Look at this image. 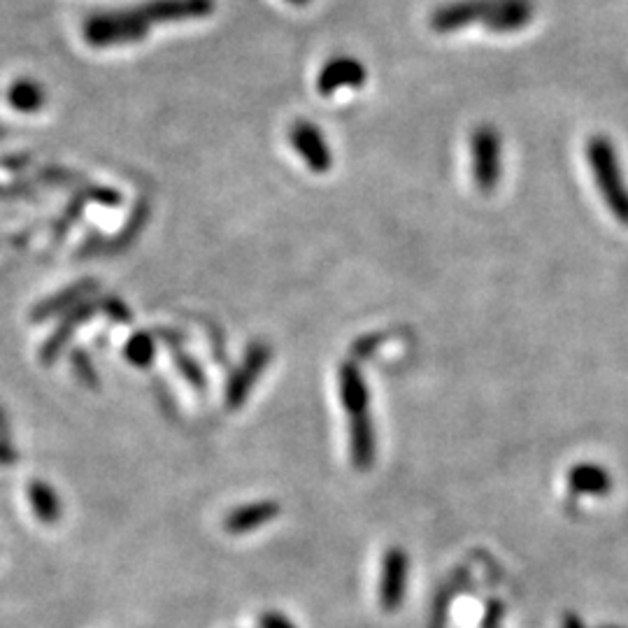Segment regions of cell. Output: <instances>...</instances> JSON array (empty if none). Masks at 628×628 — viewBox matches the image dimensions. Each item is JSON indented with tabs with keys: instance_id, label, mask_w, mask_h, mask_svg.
Segmentation results:
<instances>
[{
	"instance_id": "22",
	"label": "cell",
	"mask_w": 628,
	"mask_h": 628,
	"mask_svg": "<svg viewBox=\"0 0 628 628\" xmlns=\"http://www.w3.org/2000/svg\"><path fill=\"white\" fill-rule=\"evenodd\" d=\"M459 580H461V575H456V580L449 582L447 587L442 589V594L438 596V601H435V608H433V615H431V628H445L449 603H452L454 594L459 591Z\"/></svg>"
},
{
	"instance_id": "20",
	"label": "cell",
	"mask_w": 628,
	"mask_h": 628,
	"mask_svg": "<svg viewBox=\"0 0 628 628\" xmlns=\"http://www.w3.org/2000/svg\"><path fill=\"white\" fill-rule=\"evenodd\" d=\"M173 361H175L177 370H180V373L187 377V382L191 384V387L198 389V391H205V387H208V382H205L203 368L198 366V363L191 359L189 354H184L177 347H173Z\"/></svg>"
},
{
	"instance_id": "6",
	"label": "cell",
	"mask_w": 628,
	"mask_h": 628,
	"mask_svg": "<svg viewBox=\"0 0 628 628\" xmlns=\"http://www.w3.org/2000/svg\"><path fill=\"white\" fill-rule=\"evenodd\" d=\"M496 0H452L431 14V26L438 33H454L473 24H487Z\"/></svg>"
},
{
	"instance_id": "10",
	"label": "cell",
	"mask_w": 628,
	"mask_h": 628,
	"mask_svg": "<svg viewBox=\"0 0 628 628\" xmlns=\"http://www.w3.org/2000/svg\"><path fill=\"white\" fill-rule=\"evenodd\" d=\"M338 389L342 408L347 410L349 417L366 415L370 412V389L366 384V377L356 366L354 361H345L338 373Z\"/></svg>"
},
{
	"instance_id": "30",
	"label": "cell",
	"mask_w": 628,
	"mask_h": 628,
	"mask_svg": "<svg viewBox=\"0 0 628 628\" xmlns=\"http://www.w3.org/2000/svg\"><path fill=\"white\" fill-rule=\"evenodd\" d=\"M605 628H608V626H605ZM610 628H617V626H610Z\"/></svg>"
},
{
	"instance_id": "1",
	"label": "cell",
	"mask_w": 628,
	"mask_h": 628,
	"mask_svg": "<svg viewBox=\"0 0 628 628\" xmlns=\"http://www.w3.org/2000/svg\"><path fill=\"white\" fill-rule=\"evenodd\" d=\"M152 31L138 5L94 12L84 19L82 38L94 49H114L142 42Z\"/></svg>"
},
{
	"instance_id": "9",
	"label": "cell",
	"mask_w": 628,
	"mask_h": 628,
	"mask_svg": "<svg viewBox=\"0 0 628 628\" xmlns=\"http://www.w3.org/2000/svg\"><path fill=\"white\" fill-rule=\"evenodd\" d=\"M368 80V70L354 56L340 54L324 63L317 77V91L321 96H333L340 89H361Z\"/></svg>"
},
{
	"instance_id": "11",
	"label": "cell",
	"mask_w": 628,
	"mask_h": 628,
	"mask_svg": "<svg viewBox=\"0 0 628 628\" xmlns=\"http://www.w3.org/2000/svg\"><path fill=\"white\" fill-rule=\"evenodd\" d=\"M349 449H352L354 468H373L377 454V435L370 412L349 419Z\"/></svg>"
},
{
	"instance_id": "7",
	"label": "cell",
	"mask_w": 628,
	"mask_h": 628,
	"mask_svg": "<svg viewBox=\"0 0 628 628\" xmlns=\"http://www.w3.org/2000/svg\"><path fill=\"white\" fill-rule=\"evenodd\" d=\"M138 10L149 26L180 24V21L205 19L214 12V0H145Z\"/></svg>"
},
{
	"instance_id": "12",
	"label": "cell",
	"mask_w": 628,
	"mask_h": 628,
	"mask_svg": "<svg viewBox=\"0 0 628 628\" xmlns=\"http://www.w3.org/2000/svg\"><path fill=\"white\" fill-rule=\"evenodd\" d=\"M568 489L577 496H596L603 498L608 496L615 482H612V475L598 463H577L568 470L566 475Z\"/></svg>"
},
{
	"instance_id": "14",
	"label": "cell",
	"mask_w": 628,
	"mask_h": 628,
	"mask_svg": "<svg viewBox=\"0 0 628 628\" xmlns=\"http://www.w3.org/2000/svg\"><path fill=\"white\" fill-rule=\"evenodd\" d=\"M280 515V505L275 501H256L247 503L242 508H235L231 515L226 517V531L231 535H245L252 533L256 528L273 522V519Z\"/></svg>"
},
{
	"instance_id": "2",
	"label": "cell",
	"mask_w": 628,
	"mask_h": 628,
	"mask_svg": "<svg viewBox=\"0 0 628 628\" xmlns=\"http://www.w3.org/2000/svg\"><path fill=\"white\" fill-rule=\"evenodd\" d=\"M587 161L594 173L596 187L601 191L605 205L619 224L628 226V184L624 182L617 149L605 135H594L587 142Z\"/></svg>"
},
{
	"instance_id": "3",
	"label": "cell",
	"mask_w": 628,
	"mask_h": 628,
	"mask_svg": "<svg viewBox=\"0 0 628 628\" xmlns=\"http://www.w3.org/2000/svg\"><path fill=\"white\" fill-rule=\"evenodd\" d=\"M470 168L480 191H494L501 182L503 142L494 126H480L470 135Z\"/></svg>"
},
{
	"instance_id": "18",
	"label": "cell",
	"mask_w": 628,
	"mask_h": 628,
	"mask_svg": "<svg viewBox=\"0 0 628 628\" xmlns=\"http://www.w3.org/2000/svg\"><path fill=\"white\" fill-rule=\"evenodd\" d=\"M7 103L19 112H38L45 105V89L33 80H19L14 82L10 91H7Z\"/></svg>"
},
{
	"instance_id": "23",
	"label": "cell",
	"mask_w": 628,
	"mask_h": 628,
	"mask_svg": "<svg viewBox=\"0 0 628 628\" xmlns=\"http://www.w3.org/2000/svg\"><path fill=\"white\" fill-rule=\"evenodd\" d=\"M98 308L110 314L114 321H131V310H128L126 305L119 301V298H105V301L98 305Z\"/></svg>"
},
{
	"instance_id": "24",
	"label": "cell",
	"mask_w": 628,
	"mask_h": 628,
	"mask_svg": "<svg viewBox=\"0 0 628 628\" xmlns=\"http://www.w3.org/2000/svg\"><path fill=\"white\" fill-rule=\"evenodd\" d=\"M259 624H261V628H296V624L291 622L289 617H284L282 612H275V610L263 612Z\"/></svg>"
},
{
	"instance_id": "29",
	"label": "cell",
	"mask_w": 628,
	"mask_h": 628,
	"mask_svg": "<svg viewBox=\"0 0 628 628\" xmlns=\"http://www.w3.org/2000/svg\"><path fill=\"white\" fill-rule=\"evenodd\" d=\"M287 3H291V5H305V3H310V0H287Z\"/></svg>"
},
{
	"instance_id": "27",
	"label": "cell",
	"mask_w": 628,
	"mask_h": 628,
	"mask_svg": "<svg viewBox=\"0 0 628 628\" xmlns=\"http://www.w3.org/2000/svg\"><path fill=\"white\" fill-rule=\"evenodd\" d=\"M7 438H10V424H7L5 412L0 410V440H7Z\"/></svg>"
},
{
	"instance_id": "4",
	"label": "cell",
	"mask_w": 628,
	"mask_h": 628,
	"mask_svg": "<svg viewBox=\"0 0 628 628\" xmlns=\"http://www.w3.org/2000/svg\"><path fill=\"white\" fill-rule=\"evenodd\" d=\"M270 356H273V349H270L268 342L256 340L247 347L245 359H242V366L231 375V380L226 384V405L228 410H238L245 405L249 391L256 384V380L263 375V370L268 368Z\"/></svg>"
},
{
	"instance_id": "5",
	"label": "cell",
	"mask_w": 628,
	"mask_h": 628,
	"mask_svg": "<svg viewBox=\"0 0 628 628\" xmlns=\"http://www.w3.org/2000/svg\"><path fill=\"white\" fill-rule=\"evenodd\" d=\"M410 580V556L401 547L387 549L382 556L380 573V605L384 612H396L405 601Z\"/></svg>"
},
{
	"instance_id": "13",
	"label": "cell",
	"mask_w": 628,
	"mask_h": 628,
	"mask_svg": "<svg viewBox=\"0 0 628 628\" xmlns=\"http://www.w3.org/2000/svg\"><path fill=\"white\" fill-rule=\"evenodd\" d=\"M533 14L535 10L531 0H496L487 26L494 33H517L531 24Z\"/></svg>"
},
{
	"instance_id": "25",
	"label": "cell",
	"mask_w": 628,
	"mask_h": 628,
	"mask_svg": "<svg viewBox=\"0 0 628 628\" xmlns=\"http://www.w3.org/2000/svg\"><path fill=\"white\" fill-rule=\"evenodd\" d=\"M501 617H503V603L491 601L487 612H484V617H482V628H498V624H501Z\"/></svg>"
},
{
	"instance_id": "15",
	"label": "cell",
	"mask_w": 628,
	"mask_h": 628,
	"mask_svg": "<svg viewBox=\"0 0 628 628\" xmlns=\"http://www.w3.org/2000/svg\"><path fill=\"white\" fill-rule=\"evenodd\" d=\"M96 291H98L96 282H91V280L77 282V284H73V287L63 289L61 294L45 298V301H42L38 308L33 310V319L45 321L59 312H70L73 308H77V305H82L84 301H87L91 294H96Z\"/></svg>"
},
{
	"instance_id": "8",
	"label": "cell",
	"mask_w": 628,
	"mask_h": 628,
	"mask_svg": "<svg viewBox=\"0 0 628 628\" xmlns=\"http://www.w3.org/2000/svg\"><path fill=\"white\" fill-rule=\"evenodd\" d=\"M289 140L312 173H328L333 168L331 147L326 145L324 133L312 121H296L289 131Z\"/></svg>"
},
{
	"instance_id": "28",
	"label": "cell",
	"mask_w": 628,
	"mask_h": 628,
	"mask_svg": "<svg viewBox=\"0 0 628 628\" xmlns=\"http://www.w3.org/2000/svg\"><path fill=\"white\" fill-rule=\"evenodd\" d=\"M563 628H584V626H582V622L575 615H568L566 622H563Z\"/></svg>"
},
{
	"instance_id": "19",
	"label": "cell",
	"mask_w": 628,
	"mask_h": 628,
	"mask_svg": "<svg viewBox=\"0 0 628 628\" xmlns=\"http://www.w3.org/2000/svg\"><path fill=\"white\" fill-rule=\"evenodd\" d=\"M156 354V342L149 333H135L131 340L126 342L124 356L133 363L135 368H147Z\"/></svg>"
},
{
	"instance_id": "17",
	"label": "cell",
	"mask_w": 628,
	"mask_h": 628,
	"mask_svg": "<svg viewBox=\"0 0 628 628\" xmlns=\"http://www.w3.org/2000/svg\"><path fill=\"white\" fill-rule=\"evenodd\" d=\"M26 494H28V503H31L35 517H38L42 524L59 522L63 515L61 501H59V496H56V491L49 487L47 482H42V480L28 482Z\"/></svg>"
},
{
	"instance_id": "26",
	"label": "cell",
	"mask_w": 628,
	"mask_h": 628,
	"mask_svg": "<svg viewBox=\"0 0 628 628\" xmlns=\"http://www.w3.org/2000/svg\"><path fill=\"white\" fill-rule=\"evenodd\" d=\"M14 461H17V452H14L10 442L0 440V466H10Z\"/></svg>"
},
{
	"instance_id": "21",
	"label": "cell",
	"mask_w": 628,
	"mask_h": 628,
	"mask_svg": "<svg viewBox=\"0 0 628 628\" xmlns=\"http://www.w3.org/2000/svg\"><path fill=\"white\" fill-rule=\"evenodd\" d=\"M70 361H73V370H75L77 380H80L84 387H89V389L101 387V377H98L94 363H91L87 352L77 349V352H73V356H70Z\"/></svg>"
},
{
	"instance_id": "16",
	"label": "cell",
	"mask_w": 628,
	"mask_h": 628,
	"mask_svg": "<svg viewBox=\"0 0 628 628\" xmlns=\"http://www.w3.org/2000/svg\"><path fill=\"white\" fill-rule=\"evenodd\" d=\"M96 312H98L96 303H82V305H77V308H73L70 312H66V317H63L61 326L56 328V331L52 333V338H49L45 342V347H42V352H40L42 361L52 363L56 356L61 354V349L66 347V342H68L70 335L77 331V326H80L82 321H87V319L94 317Z\"/></svg>"
}]
</instances>
